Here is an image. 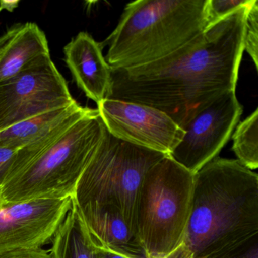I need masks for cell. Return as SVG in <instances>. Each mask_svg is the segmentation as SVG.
I'll return each mask as SVG.
<instances>
[{
  "instance_id": "6da1fadb",
  "label": "cell",
  "mask_w": 258,
  "mask_h": 258,
  "mask_svg": "<svg viewBox=\"0 0 258 258\" xmlns=\"http://www.w3.org/2000/svg\"><path fill=\"white\" fill-rule=\"evenodd\" d=\"M253 1L164 58L132 69H111L105 99L156 108L182 129L217 96L235 91L246 16Z\"/></svg>"
},
{
  "instance_id": "7a4b0ae2",
  "label": "cell",
  "mask_w": 258,
  "mask_h": 258,
  "mask_svg": "<svg viewBox=\"0 0 258 258\" xmlns=\"http://www.w3.org/2000/svg\"><path fill=\"white\" fill-rule=\"evenodd\" d=\"M257 238V174L217 157L195 174L183 239L165 258H220Z\"/></svg>"
},
{
  "instance_id": "3957f363",
  "label": "cell",
  "mask_w": 258,
  "mask_h": 258,
  "mask_svg": "<svg viewBox=\"0 0 258 258\" xmlns=\"http://www.w3.org/2000/svg\"><path fill=\"white\" fill-rule=\"evenodd\" d=\"M208 0H137L125 6L115 29L101 43L111 69L150 64L170 55L208 27Z\"/></svg>"
},
{
  "instance_id": "277c9868",
  "label": "cell",
  "mask_w": 258,
  "mask_h": 258,
  "mask_svg": "<svg viewBox=\"0 0 258 258\" xmlns=\"http://www.w3.org/2000/svg\"><path fill=\"white\" fill-rule=\"evenodd\" d=\"M105 126L97 109L7 176L0 202L73 197L83 172L99 147Z\"/></svg>"
},
{
  "instance_id": "5b68a950",
  "label": "cell",
  "mask_w": 258,
  "mask_h": 258,
  "mask_svg": "<svg viewBox=\"0 0 258 258\" xmlns=\"http://www.w3.org/2000/svg\"><path fill=\"white\" fill-rule=\"evenodd\" d=\"M194 176L168 155L145 175L134 227L148 257L165 258L182 243L191 211Z\"/></svg>"
},
{
  "instance_id": "8992f818",
  "label": "cell",
  "mask_w": 258,
  "mask_h": 258,
  "mask_svg": "<svg viewBox=\"0 0 258 258\" xmlns=\"http://www.w3.org/2000/svg\"><path fill=\"white\" fill-rule=\"evenodd\" d=\"M165 156L123 141L105 127L99 147L77 184L72 197L75 205L78 208L115 205L134 230L136 204L145 175Z\"/></svg>"
},
{
  "instance_id": "52a82bcc",
  "label": "cell",
  "mask_w": 258,
  "mask_h": 258,
  "mask_svg": "<svg viewBox=\"0 0 258 258\" xmlns=\"http://www.w3.org/2000/svg\"><path fill=\"white\" fill-rule=\"evenodd\" d=\"M75 102L50 55H43L0 83V132Z\"/></svg>"
},
{
  "instance_id": "ba28073f",
  "label": "cell",
  "mask_w": 258,
  "mask_h": 258,
  "mask_svg": "<svg viewBox=\"0 0 258 258\" xmlns=\"http://www.w3.org/2000/svg\"><path fill=\"white\" fill-rule=\"evenodd\" d=\"M242 112L235 91L220 95L182 128L183 138L168 156L196 174L217 158L230 139Z\"/></svg>"
},
{
  "instance_id": "9c48e42d",
  "label": "cell",
  "mask_w": 258,
  "mask_h": 258,
  "mask_svg": "<svg viewBox=\"0 0 258 258\" xmlns=\"http://www.w3.org/2000/svg\"><path fill=\"white\" fill-rule=\"evenodd\" d=\"M97 107L107 131L131 144L169 155L183 138V130L156 108L112 99Z\"/></svg>"
},
{
  "instance_id": "30bf717a",
  "label": "cell",
  "mask_w": 258,
  "mask_h": 258,
  "mask_svg": "<svg viewBox=\"0 0 258 258\" xmlns=\"http://www.w3.org/2000/svg\"><path fill=\"white\" fill-rule=\"evenodd\" d=\"M72 197L0 202V254L40 248L53 238Z\"/></svg>"
},
{
  "instance_id": "8fae6325",
  "label": "cell",
  "mask_w": 258,
  "mask_h": 258,
  "mask_svg": "<svg viewBox=\"0 0 258 258\" xmlns=\"http://www.w3.org/2000/svg\"><path fill=\"white\" fill-rule=\"evenodd\" d=\"M102 49L87 32L79 33L64 48V61L75 83L96 104L106 98L111 84V68Z\"/></svg>"
},
{
  "instance_id": "7c38bea8",
  "label": "cell",
  "mask_w": 258,
  "mask_h": 258,
  "mask_svg": "<svg viewBox=\"0 0 258 258\" xmlns=\"http://www.w3.org/2000/svg\"><path fill=\"white\" fill-rule=\"evenodd\" d=\"M77 208L96 247L131 257L148 258L135 231L117 206L96 205Z\"/></svg>"
},
{
  "instance_id": "4fadbf2b",
  "label": "cell",
  "mask_w": 258,
  "mask_h": 258,
  "mask_svg": "<svg viewBox=\"0 0 258 258\" xmlns=\"http://www.w3.org/2000/svg\"><path fill=\"white\" fill-rule=\"evenodd\" d=\"M50 55L46 34L35 23L16 24L0 37V83L43 55Z\"/></svg>"
},
{
  "instance_id": "5bb4252c",
  "label": "cell",
  "mask_w": 258,
  "mask_h": 258,
  "mask_svg": "<svg viewBox=\"0 0 258 258\" xmlns=\"http://www.w3.org/2000/svg\"><path fill=\"white\" fill-rule=\"evenodd\" d=\"M95 111L96 109L84 108L75 102L69 106L24 120L0 132V147L22 149L41 140L66 123L80 120Z\"/></svg>"
},
{
  "instance_id": "9a60e30c",
  "label": "cell",
  "mask_w": 258,
  "mask_h": 258,
  "mask_svg": "<svg viewBox=\"0 0 258 258\" xmlns=\"http://www.w3.org/2000/svg\"><path fill=\"white\" fill-rule=\"evenodd\" d=\"M51 258H97L85 223L72 198V205L53 236Z\"/></svg>"
},
{
  "instance_id": "2e32d148",
  "label": "cell",
  "mask_w": 258,
  "mask_h": 258,
  "mask_svg": "<svg viewBox=\"0 0 258 258\" xmlns=\"http://www.w3.org/2000/svg\"><path fill=\"white\" fill-rule=\"evenodd\" d=\"M232 150L237 161L249 170L258 167V109L236 126L232 135Z\"/></svg>"
},
{
  "instance_id": "e0dca14e",
  "label": "cell",
  "mask_w": 258,
  "mask_h": 258,
  "mask_svg": "<svg viewBox=\"0 0 258 258\" xmlns=\"http://www.w3.org/2000/svg\"><path fill=\"white\" fill-rule=\"evenodd\" d=\"M244 51L251 58L255 68H258V2L253 0L248 7L244 29Z\"/></svg>"
},
{
  "instance_id": "ac0fdd59",
  "label": "cell",
  "mask_w": 258,
  "mask_h": 258,
  "mask_svg": "<svg viewBox=\"0 0 258 258\" xmlns=\"http://www.w3.org/2000/svg\"><path fill=\"white\" fill-rule=\"evenodd\" d=\"M251 1L252 0H208V27L223 20L236 10L247 7Z\"/></svg>"
},
{
  "instance_id": "d6986e66",
  "label": "cell",
  "mask_w": 258,
  "mask_h": 258,
  "mask_svg": "<svg viewBox=\"0 0 258 258\" xmlns=\"http://www.w3.org/2000/svg\"><path fill=\"white\" fill-rule=\"evenodd\" d=\"M19 149L0 147V189L19 155Z\"/></svg>"
},
{
  "instance_id": "ffe728a7",
  "label": "cell",
  "mask_w": 258,
  "mask_h": 258,
  "mask_svg": "<svg viewBox=\"0 0 258 258\" xmlns=\"http://www.w3.org/2000/svg\"><path fill=\"white\" fill-rule=\"evenodd\" d=\"M0 258H51L50 254L41 248L19 250L0 254Z\"/></svg>"
},
{
  "instance_id": "44dd1931",
  "label": "cell",
  "mask_w": 258,
  "mask_h": 258,
  "mask_svg": "<svg viewBox=\"0 0 258 258\" xmlns=\"http://www.w3.org/2000/svg\"><path fill=\"white\" fill-rule=\"evenodd\" d=\"M220 258H258V240Z\"/></svg>"
},
{
  "instance_id": "7402d4cb",
  "label": "cell",
  "mask_w": 258,
  "mask_h": 258,
  "mask_svg": "<svg viewBox=\"0 0 258 258\" xmlns=\"http://www.w3.org/2000/svg\"><path fill=\"white\" fill-rule=\"evenodd\" d=\"M96 253H97V258H134L122 254V253L111 251V250H105V249L97 247H96Z\"/></svg>"
},
{
  "instance_id": "603a6c76",
  "label": "cell",
  "mask_w": 258,
  "mask_h": 258,
  "mask_svg": "<svg viewBox=\"0 0 258 258\" xmlns=\"http://www.w3.org/2000/svg\"><path fill=\"white\" fill-rule=\"evenodd\" d=\"M19 1H0V11L7 10L9 12L14 11L19 4Z\"/></svg>"
},
{
  "instance_id": "cb8c5ba5",
  "label": "cell",
  "mask_w": 258,
  "mask_h": 258,
  "mask_svg": "<svg viewBox=\"0 0 258 258\" xmlns=\"http://www.w3.org/2000/svg\"><path fill=\"white\" fill-rule=\"evenodd\" d=\"M148 258H158V257H148Z\"/></svg>"
}]
</instances>
